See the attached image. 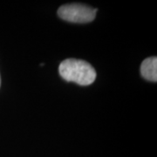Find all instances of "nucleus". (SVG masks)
<instances>
[{
	"mask_svg": "<svg viewBox=\"0 0 157 157\" xmlns=\"http://www.w3.org/2000/svg\"><path fill=\"white\" fill-rule=\"evenodd\" d=\"M59 74L68 82L80 86H89L94 82L96 71L89 63L81 59H67L59 65Z\"/></svg>",
	"mask_w": 157,
	"mask_h": 157,
	"instance_id": "1",
	"label": "nucleus"
},
{
	"mask_svg": "<svg viewBox=\"0 0 157 157\" xmlns=\"http://www.w3.org/2000/svg\"><path fill=\"white\" fill-rule=\"evenodd\" d=\"M97 9L80 4H69L59 7L58 15L63 20L72 23L92 22L96 16Z\"/></svg>",
	"mask_w": 157,
	"mask_h": 157,
	"instance_id": "2",
	"label": "nucleus"
},
{
	"mask_svg": "<svg viewBox=\"0 0 157 157\" xmlns=\"http://www.w3.org/2000/svg\"><path fill=\"white\" fill-rule=\"evenodd\" d=\"M140 73L143 78L156 82L157 81V58L150 57L144 59L140 66Z\"/></svg>",
	"mask_w": 157,
	"mask_h": 157,
	"instance_id": "3",
	"label": "nucleus"
},
{
	"mask_svg": "<svg viewBox=\"0 0 157 157\" xmlns=\"http://www.w3.org/2000/svg\"><path fill=\"white\" fill-rule=\"evenodd\" d=\"M0 85H1V78H0Z\"/></svg>",
	"mask_w": 157,
	"mask_h": 157,
	"instance_id": "4",
	"label": "nucleus"
}]
</instances>
